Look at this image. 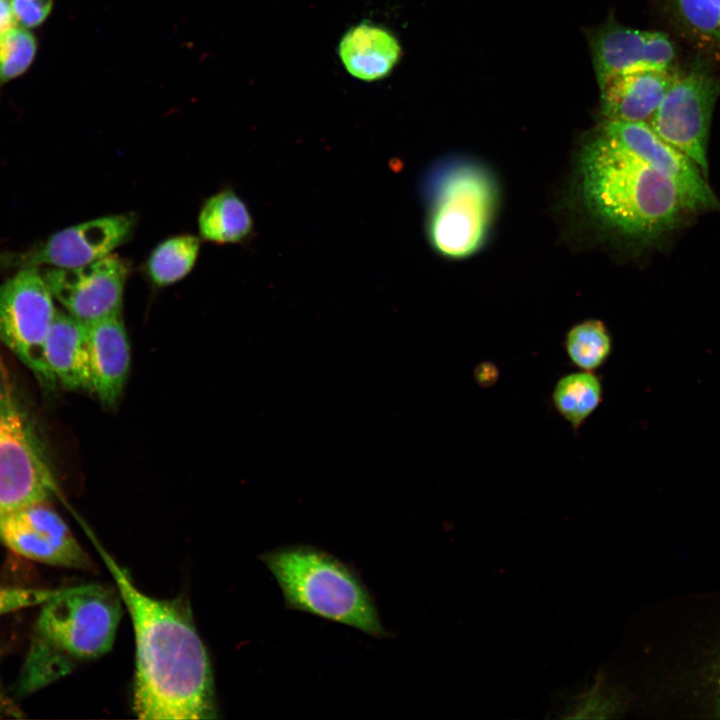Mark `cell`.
<instances>
[{"label":"cell","mask_w":720,"mask_h":720,"mask_svg":"<svg viewBox=\"0 0 720 720\" xmlns=\"http://www.w3.org/2000/svg\"><path fill=\"white\" fill-rule=\"evenodd\" d=\"M579 179L591 214L608 229L634 240L658 238L689 211L668 177L601 131L581 150Z\"/></svg>","instance_id":"2"},{"label":"cell","mask_w":720,"mask_h":720,"mask_svg":"<svg viewBox=\"0 0 720 720\" xmlns=\"http://www.w3.org/2000/svg\"><path fill=\"white\" fill-rule=\"evenodd\" d=\"M198 227L203 239L217 243H237L251 233L253 221L245 203L232 191L224 190L203 204Z\"/></svg>","instance_id":"17"},{"label":"cell","mask_w":720,"mask_h":720,"mask_svg":"<svg viewBox=\"0 0 720 720\" xmlns=\"http://www.w3.org/2000/svg\"><path fill=\"white\" fill-rule=\"evenodd\" d=\"M0 543L29 560L66 568L63 557L14 512L0 514Z\"/></svg>","instance_id":"23"},{"label":"cell","mask_w":720,"mask_h":720,"mask_svg":"<svg viewBox=\"0 0 720 720\" xmlns=\"http://www.w3.org/2000/svg\"><path fill=\"white\" fill-rule=\"evenodd\" d=\"M37 51V41L29 29L14 26L0 33V84L27 71Z\"/></svg>","instance_id":"24"},{"label":"cell","mask_w":720,"mask_h":720,"mask_svg":"<svg viewBox=\"0 0 720 720\" xmlns=\"http://www.w3.org/2000/svg\"><path fill=\"white\" fill-rule=\"evenodd\" d=\"M474 375L479 385L488 387L497 381L498 369L491 362H483L476 367Z\"/></svg>","instance_id":"29"},{"label":"cell","mask_w":720,"mask_h":720,"mask_svg":"<svg viewBox=\"0 0 720 720\" xmlns=\"http://www.w3.org/2000/svg\"><path fill=\"white\" fill-rule=\"evenodd\" d=\"M58 493L31 425L0 377V514L50 501Z\"/></svg>","instance_id":"6"},{"label":"cell","mask_w":720,"mask_h":720,"mask_svg":"<svg viewBox=\"0 0 720 720\" xmlns=\"http://www.w3.org/2000/svg\"><path fill=\"white\" fill-rule=\"evenodd\" d=\"M43 356L54 386L91 391L87 327L68 312H56Z\"/></svg>","instance_id":"15"},{"label":"cell","mask_w":720,"mask_h":720,"mask_svg":"<svg viewBox=\"0 0 720 720\" xmlns=\"http://www.w3.org/2000/svg\"><path fill=\"white\" fill-rule=\"evenodd\" d=\"M421 195L426 237L437 254L463 259L482 247L497 203L486 168L461 158L440 160L425 172Z\"/></svg>","instance_id":"4"},{"label":"cell","mask_w":720,"mask_h":720,"mask_svg":"<svg viewBox=\"0 0 720 720\" xmlns=\"http://www.w3.org/2000/svg\"><path fill=\"white\" fill-rule=\"evenodd\" d=\"M128 273L127 262L110 254L80 267L49 268L42 276L66 312L87 325L121 316Z\"/></svg>","instance_id":"9"},{"label":"cell","mask_w":720,"mask_h":720,"mask_svg":"<svg viewBox=\"0 0 720 720\" xmlns=\"http://www.w3.org/2000/svg\"><path fill=\"white\" fill-rule=\"evenodd\" d=\"M592 58L599 88L629 72L672 69L675 48L667 35L608 23L591 38Z\"/></svg>","instance_id":"12"},{"label":"cell","mask_w":720,"mask_h":720,"mask_svg":"<svg viewBox=\"0 0 720 720\" xmlns=\"http://www.w3.org/2000/svg\"><path fill=\"white\" fill-rule=\"evenodd\" d=\"M75 665L68 657L32 637L18 677L17 694L27 696L37 692L66 676Z\"/></svg>","instance_id":"21"},{"label":"cell","mask_w":720,"mask_h":720,"mask_svg":"<svg viewBox=\"0 0 720 720\" xmlns=\"http://www.w3.org/2000/svg\"><path fill=\"white\" fill-rule=\"evenodd\" d=\"M136 225L132 214L108 215L89 220L52 235L41 247L1 256V265L24 268L49 264L57 268H75L100 260L124 244Z\"/></svg>","instance_id":"10"},{"label":"cell","mask_w":720,"mask_h":720,"mask_svg":"<svg viewBox=\"0 0 720 720\" xmlns=\"http://www.w3.org/2000/svg\"><path fill=\"white\" fill-rule=\"evenodd\" d=\"M14 513L63 557L66 568L85 571L94 569L90 556L62 517L49 505V501L26 506Z\"/></svg>","instance_id":"18"},{"label":"cell","mask_w":720,"mask_h":720,"mask_svg":"<svg viewBox=\"0 0 720 720\" xmlns=\"http://www.w3.org/2000/svg\"><path fill=\"white\" fill-rule=\"evenodd\" d=\"M122 603L118 589L109 586L63 587L41 606L32 637L75 663L99 658L113 645Z\"/></svg>","instance_id":"5"},{"label":"cell","mask_w":720,"mask_h":720,"mask_svg":"<svg viewBox=\"0 0 720 720\" xmlns=\"http://www.w3.org/2000/svg\"><path fill=\"white\" fill-rule=\"evenodd\" d=\"M199 238L178 235L161 242L150 254L146 270L150 280L158 287L172 285L187 276L198 257Z\"/></svg>","instance_id":"20"},{"label":"cell","mask_w":720,"mask_h":720,"mask_svg":"<svg viewBox=\"0 0 720 720\" xmlns=\"http://www.w3.org/2000/svg\"><path fill=\"white\" fill-rule=\"evenodd\" d=\"M287 608L386 638L375 600L358 572L329 552L311 545L279 547L261 555Z\"/></svg>","instance_id":"3"},{"label":"cell","mask_w":720,"mask_h":720,"mask_svg":"<svg viewBox=\"0 0 720 720\" xmlns=\"http://www.w3.org/2000/svg\"><path fill=\"white\" fill-rule=\"evenodd\" d=\"M720 80L704 68L679 73L647 122L707 174V141Z\"/></svg>","instance_id":"8"},{"label":"cell","mask_w":720,"mask_h":720,"mask_svg":"<svg viewBox=\"0 0 720 720\" xmlns=\"http://www.w3.org/2000/svg\"><path fill=\"white\" fill-rule=\"evenodd\" d=\"M600 131L668 177L689 210L720 209L717 197L697 164L658 136L647 122L604 121Z\"/></svg>","instance_id":"11"},{"label":"cell","mask_w":720,"mask_h":720,"mask_svg":"<svg viewBox=\"0 0 720 720\" xmlns=\"http://www.w3.org/2000/svg\"><path fill=\"white\" fill-rule=\"evenodd\" d=\"M111 573L135 635L132 707L145 720H200L217 716L213 671L183 597H151L89 534Z\"/></svg>","instance_id":"1"},{"label":"cell","mask_w":720,"mask_h":720,"mask_svg":"<svg viewBox=\"0 0 720 720\" xmlns=\"http://www.w3.org/2000/svg\"><path fill=\"white\" fill-rule=\"evenodd\" d=\"M338 55L352 77L375 81L385 78L394 69L401 56V46L387 28L362 22L343 35Z\"/></svg>","instance_id":"16"},{"label":"cell","mask_w":720,"mask_h":720,"mask_svg":"<svg viewBox=\"0 0 720 720\" xmlns=\"http://www.w3.org/2000/svg\"><path fill=\"white\" fill-rule=\"evenodd\" d=\"M62 590L63 588L0 586V617L29 607H41L58 596Z\"/></svg>","instance_id":"26"},{"label":"cell","mask_w":720,"mask_h":720,"mask_svg":"<svg viewBox=\"0 0 720 720\" xmlns=\"http://www.w3.org/2000/svg\"><path fill=\"white\" fill-rule=\"evenodd\" d=\"M91 392L106 408H114L126 385L131 347L121 316L102 319L86 325Z\"/></svg>","instance_id":"13"},{"label":"cell","mask_w":720,"mask_h":720,"mask_svg":"<svg viewBox=\"0 0 720 720\" xmlns=\"http://www.w3.org/2000/svg\"><path fill=\"white\" fill-rule=\"evenodd\" d=\"M565 349L570 361L576 367L585 371H594L609 358L612 339L602 321L588 319L569 329L565 337Z\"/></svg>","instance_id":"22"},{"label":"cell","mask_w":720,"mask_h":720,"mask_svg":"<svg viewBox=\"0 0 720 720\" xmlns=\"http://www.w3.org/2000/svg\"><path fill=\"white\" fill-rule=\"evenodd\" d=\"M717 688H718V694H717V696H718V706H719V711H720V674H719V677H718V687H717Z\"/></svg>","instance_id":"31"},{"label":"cell","mask_w":720,"mask_h":720,"mask_svg":"<svg viewBox=\"0 0 720 720\" xmlns=\"http://www.w3.org/2000/svg\"><path fill=\"white\" fill-rule=\"evenodd\" d=\"M17 25L10 0H0V33Z\"/></svg>","instance_id":"30"},{"label":"cell","mask_w":720,"mask_h":720,"mask_svg":"<svg viewBox=\"0 0 720 720\" xmlns=\"http://www.w3.org/2000/svg\"><path fill=\"white\" fill-rule=\"evenodd\" d=\"M603 388L593 371L564 375L554 386L552 400L558 413L578 430L602 401Z\"/></svg>","instance_id":"19"},{"label":"cell","mask_w":720,"mask_h":720,"mask_svg":"<svg viewBox=\"0 0 720 720\" xmlns=\"http://www.w3.org/2000/svg\"><path fill=\"white\" fill-rule=\"evenodd\" d=\"M23 717V710L8 693L0 678V718L19 719Z\"/></svg>","instance_id":"28"},{"label":"cell","mask_w":720,"mask_h":720,"mask_svg":"<svg viewBox=\"0 0 720 720\" xmlns=\"http://www.w3.org/2000/svg\"><path fill=\"white\" fill-rule=\"evenodd\" d=\"M678 74L674 68L649 69L611 79L600 88L604 120L648 122Z\"/></svg>","instance_id":"14"},{"label":"cell","mask_w":720,"mask_h":720,"mask_svg":"<svg viewBox=\"0 0 720 720\" xmlns=\"http://www.w3.org/2000/svg\"><path fill=\"white\" fill-rule=\"evenodd\" d=\"M57 310L42 274L28 267L0 285V339L45 386L43 349Z\"/></svg>","instance_id":"7"},{"label":"cell","mask_w":720,"mask_h":720,"mask_svg":"<svg viewBox=\"0 0 720 720\" xmlns=\"http://www.w3.org/2000/svg\"><path fill=\"white\" fill-rule=\"evenodd\" d=\"M19 26L30 29L41 25L49 16L53 0H10Z\"/></svg>","instance_id":"27"},{"label":"cell","mask_w":720,"mask_h":720,"mask_svg":"<svg viewBox=\"0 0 720 720\" xmlns=\"http://www.w3.org/2000/svg\"><path fill=\"white\" fill-rule=\"evenodd\" d=\"M675 5L691 32L720 49V0H675Z\"/></svg>","instance_id":"25"}]
</instances>
